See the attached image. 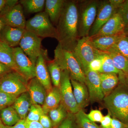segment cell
<instances>
[{
  "label": "cell",
  "instance_id": "23",
  "mask_svg": "<svg viewBox=\"0 0 128 128\" xmlns=\"http://www.w3.org/2000/svg\"><path fill=\"white\" fill-rule=\"evenodd\" d=\"M61 102V96L58 87H52L47 93L43 105L42 106L44 113L48 114L49 112L57 107Z\"/></svg>",
  "mask_w": 128,
  "mask_h": 128
},
{
  "label": "cell",
  "instance_id": "21",
  "mask_svg": "<svg viewBox=\"0 0 128 128\" xmlns=\"http://www.w3.org/2000/svg\"><path fill=\"white\" fill-rule=\"evenodd\" d=\"M32 104L28 92H25L18 96L12 105L21 120H25Z\"/></svg>",
  "mask_w": 128,
  "mask_h": 128
},
{
  "label": "cell",
  "instance_id": "37",
  "mask_svg": "<svg viewBox=\"0 0 128 128\" xmlns=\"http://www.w3.org/2000/svg\"><path fill=\"white\" fill-rule=\"evenodd\" d=\"M102 54L94 59L90 63L88 67L89 70L96 72L98 73H100V72L102 65Z\"/></svg>",
  "mask_w": 128,
  "mask_h": 128
},
{
  "label": "cell",
  "instance_id": "9",
  "mask_svg": "<svg viewBox=\"0 0 128 128\" xmlns=\"http://www.w3.org/2000/svg\"><path fill=\"white\" fill-rule=\"evenodd\" d=\"M42 40L41 38L26 30L19 43L21 49L35 65L41 54Z\"/></svg>",
  "mask_w": 128,
  "mask_h": 128
},
{
  "label": "cell",
  "instance_id": "18",
  "mask_svg": "<svg viewBox=\"0 0 128 128\" xmlns=\"http://www.w3.org/2000/svg\"><path fill=\"white\" fill-rule=\"evenodd\" d=\"M126 36L124 32L109 36H103L95 38H90L94 47L98 50L107 52L112 48L123 38Z\"/></svg>",
  "mask_w": 128,
  "mask_h": 128
},
{
  "label": "cell",
  "instance_id": "11",
  "mask_svg": "<svg viewBox=\"0 0 128 128\" xmlns=\"http://www.w3.org/2000/svg\"><path fill=\"white\" fill-rule=\"evenodd\" d=\"M14 61L18 73L28 81L35 77V65L20 47L13 48Z\"/></svg>",
  "mask_w": 128,
  "mask_h": 128
},
{
  "label": "cell",
  "instance_id": "25",
  "mask_svg": "<svg viewBox=\"0 0 128 128\" xmlns=\"http://www.w3.org/2000/svg\"><path fill=\"white\" fill-rule=\"evenodd\" d=\"M106 53L112 58L114 66L123 74L124 76H128V59L114 48Z\"/></svg>",
  "mask_w": 128,
  "mask_h": 128
},
{
  "label": "cell",
  "instance_id": "30",
  "mask_svg": "<svg viewBox=\"0 0 128 128\" xmlns=\"http://www.w3.org/2000/svg\"><path fill=\"white\" fill-rule=\"evenodd\" d=\"M102 69L99 73H115L118 76H124L121 71L116 68L112 58L107 53L105 52L102 54Z\"/></svg>",
  "mask_w": 128,
  "mask_h": 128
},
{
  "label": "cell",
  "instance_id": "8",
  "mask_svg": "<svg viewBox=\"0 0 128 128\" xmlns=\"http://www.w3.org/2000/svg\"><path fill=\"white\" fill-rule=\"evenodd\" d=\"M60 103L65 108L69 113L75 114L80 110L73 94L70 77L68 72L61 71V79L59 87Z\"/></svg>",
  "mask_w": 128,
  "mask_h": 128
},
{
  "label": "cell",
  "instance_id": "36",
  "mask_svg": "<svg viewBox=\"0 0 128 128\" xmlns=\"http://www.w3.org/2000/svg\"><path fill=\"white\" fill-rule=\"evenodd\" d=\"M117 12L122 18L125 25V28L127 27L128 26V0H124L121 6L117 10Z\"/></svg>",
  "mask_w": 128,
  "mask_h": 128
},
{
  "label": "cell",
  "instance_id": "42",
  "mask_svg": "<svg viewBox=\"0 0 128 128\" xmlns=\"http://www.w3.org/2000/svg\"><path fill=\"white\" fill-rule=\"evenodd\" d=\"M26 128H44L39 121H26Z\"/></svg>",
  "mask_w": 128,
  "mask_h": 128
},
{
  "label": "cell",
  "instance_id": "27",
  "mask_svg": "<svg viewBox=\"0 0 128 128\" xmlns=\"http://www.w3.org/2000/svg\"><path fill=\"white\" fill-rule=\"evenodd\" d=\"M45 0H21L19 2L25 12L28 14L42 12L45 6Z\"/></svg>",
  "mask_w": 128,
  "mask_h": 128
},
{
  "label": "cell",
  "instance_id": "49",
  "mask_svg": "<svg viewBox=\"0 0 128 128\" xmlns=\"http://www.w3.org/2000/svg\"><path fill=\"white\" fill-rule=\"evenodd\" d=\"M6 0H0V12L4 6Z\"/></svg>",
  "mask_w": 128,
  "mask_h": 128
},
{
  "label": "cell",
  "instance_id": "45",
  "mask_svg": "<svg viewBox=\"0 0 128 128\" xmlns=\"http://www.w3.org/2000/svg\"><path fill=\"white\" fill-rule=\"evenodd\" d=\"M124 0H109L111 4L115 8L118 10L124 2Z\"/></svg>",
  "mask_w": 128,
  "mask_h": 128
},
{
  "label": "cell",
  "instance_id": "31",
  "mask_svg": "<svg viewBox=\"0 0 128 128\" xmlns=\"http://www.w3.org/2000/svg\"><path fill=\"white\" fill-rule=\"evenodd\" d=\"M76 121L78 128H100L94 122L88 118L86 114L82 110L75 114Z\"/></svg>",
  "mask_w": 128,
  "mask_h": 128
},
{
  "label": "cell",
  "instance_id": "4",
  "mask_svg": "<svg viewBox=\"0 0 128 128\" xmlns=\"http://www.w3.org/2000/svg\"><path fill=\"white\" fill-rule=\"evenodd\" d=\"M98 0H77L78 31L80 38L89 36V32L96 20Z\"/></svg>",
  "mask_w": 128,
  "mask_h": 128
},
{
  "label": "cell",
  "instance_id": "35",
  "mask_svg": "<svg viewBox=\"0 0 128 128\" xmlns=\"http://www.w3.org/2000/svg\"><path fill=\"white\" fill-rule=\"evenodd\" d=\"M76 122L75 114L69 113L64 120L56 128H78Z\"/></svg>",
  "mask_w": 128,
  "mask_h": 128
},
{
  "label": "cell",
  "instance_id": "5",
  "mask_svg": "<svg viewBox=\"0 0 128 128\" xmlns=\"http://www.w3.org/2000/svg\"><path fill=\"white\" fill-rule=\"evenodd\" d=\"M25 29L41 38H51L57 39L56 28L44 12L38 13L27 21Z\"/></svg>",
  "mask_w": 128,
  "mask_h": 128
},
{
  "label": "cell",
  "instance_id": "15",
  "mask_svg": "<svg viewBox=\"0 0 128 128\" xmlns=\"http://www.w3.org/2000/svg\"><path fill=\"white\" fill-rule=\"evenodd\" d=\"M125 25L120 14L116 12L96 34L91 38L115 35L124 32Z\"/></svg>",
  "mask_w": 128,
  "mask_h": 128
},
{
  "label": "cell",
  "instance_id": "43",
  "mask_svg": "<svg viewBox=\"0 0 128 128\" xmlns=\"http://www.w3.org/2000/svg\"><path fill=\"white\" fill-rule=\"evenodd\" d=\"M12 70L11 69L0 62V78Z\"/></svg>",
  "mask_w": 128,
  "mask_h": 128
},
{
  "label": "cell",
  "instance_id": "46",
  "mask_svg": "<svg viewBox=\"0 0 128 128\" xmlns=\"http://www.w3.org/2000/svg\"><path fill=\"white\" fill-rule=\"evenodd\" d=\"M119 80V83L123 85L128 90V76H124L118 77Z\"/></svg>",
  "mask_w": 128,
  "mask_h": 128
},
{
  "label": "cell",
  "instance_id": "13",
  "mask_svg": "<svg viewBox=\"0 0 128 128\" xmlns=\"http://www.w3.org/2000/svg\"><path fill=\"white\" fill-rule=\"evenodd\" d=\"M85 84L89 92L92 104L103 101L105 96L101 88L99 73L88 70L85 72Z\"/></svg>",
  "mask_w": 128,
  "mask_h": 128
},
{
  "label": "cell",
  "instance_id": "19",
  "mask_svg": "<svg viewBox=\"0 0 128 128\" xmlns=\"http://www.w3.org/2000/svg\"><path fill=\"white\" fill-rule=\"evenodd\" d=\"M70 80L76 102L80 110H83L90 102L87 86L84 83L72 79Z\"/></svg>",
  "mask_w": 128,
  "mask_h": 128
},
{
  "label": "cell",
  "instance_id": "41",
  "mask_svg": "<svg viewBox=\"0 0 128 128\" xmlns=\"http://www.w3.org/2000/svg\"><path fill=\"white\" fill-rule=\"evenodd\" d=\"M112 128H128V125L114 118H112Z\"/></svg>",
  "mask_w": 128,
  "mask_h": 128
},
{
  "label": "cell",
  "instance_id": "50",
  "mask_svg": "<svg viewBox=\"0 0 128 128\" xmlns=\"http://www.w3.org/2000/svg\"><path fill=\"white\" fill-rule=\"evenodd\" d=\"M0 128H5V126L2 122L0 118Z\"/></svg>",
  "mask_w": 128,
  "mask_h": 128
},
{
  "label": "cell",
  "instance_id": "16",
  "mask_svg": "<svg viewBox=\"0 0 128 128\" xmlns=\"http://www.w3.org/2000/svg\"><path fill=\"white\" fill-rule=\"evenodd\" d=\"M26 30L25 28L13 27L6 25L0 34V41L12 48L19 45Z\"/></svg>",
  "mask_w": 128,
  "mask_h": 128
},
{
  "label": "cell",
  "instance_id": "17",
  "mask_svg": "<svg viewBox=\"0 0 128 128\" xmlns=\"http://www.w3.org/2000/svg\"><path fill=\"white\" fill-rule=\"evenodd\" d=\"M27 92H28L33 104L43 105L47 95V92L43 86L36 77L28 81Z\"/></svg>",
  "mask_w": 128,
  "mask_h": 128
},
{
  "label": "cell",
  "instance_id": "53",
  "mask_svg": "<svg viewBox=\"0 0 128 128\" xmlns=\"http://www.w3.org/2000/svg\"></svg>",
  "mask_w": 128,
  "mask_h": 128
},
{
  "label": "cell",
  "instance_id": "38",
  "mask_svg": "<svg viewBox=\"0 0 128 128\" xmlns=\"http://www.w3.org/2000/svg\"><path fill=\"white\" fill-rule=\"evenodd\" d=\"M86 116L90 120L94 122H100L104 117L101 111L98 110H91L88 114H86Z\"/></svg>",
  "mask_w": 128,
  "mask_h": 128
},
{
  "label": "cell",
  "instance_id": "6",
  "mask_svg": "<svg viewBox=\"0 0 128 128\" xmlns=\"http://www.w3.org/2000/svg\"><path fill=\"white\" fill-rule=\"evenodd\" d=\"M73 52L84 73L89 70L90 63L104 53L94 47L89 36L80 38Z\"/></svg>",
  "mask_w": 128,
  "mask_h": 128
},
{
  "label": "cell",
  "instance_id": "10",
  "mask_svg": "<svg viewBox=\"0 0 128 128\" xmlns=\"http://www.w3.org/2000/svg\"><path fill=\"white\" fill-rule=\"evenodd\" d=\"M116 12V9L111 4L109 0H99L96 20L90 29L89 36L96 34Z\"/></svg>",
  "mask_w": 128,
  "mask_h": 128
},
{
  "label": "cell",
  "instance_id": "33",
  "mask_svg": "<svg viewBox=\"0 0 128 128\" xmlns=\"http://www.w3.org/2000/svg\"><path fill=\"white\" fill-rule=\"evenodd\" d=\"M17 97L0 90V110L12 106Z\"/></svg>",
  "mask_w": 128,
  "mask_h": 128
},
{
  "label": "cell",
  "instance_id": "26",
  "mask_svg": "<svg viewBox=\"0 0 128 128\" xmlns=\"http://www.w3.org/2000/svg\"><path fill=\"white\" fill-rule=\"evenodd\" d=\"M0 118L7 126H14L21 120L12 105L0 110Z\"/></svg>",
  "mask_w": 128,
  "mask_h": 128
},
{
  "label": "cell",
  "instance_id": "47",
  "mask_svg": "<svg viewBox=\"0 0 128 128\" xmlns=\"http://www.w3.org/2000/svg\"><path fill=\"white\" fill-rule=\"evenodd\" d=\"M19 3L18 0H6L4 6L7 7H12Z\"/></svg>",
  "mask_w": 128,
  "mask_h": 128
},
{
  "label": "cell",
  "instance_id": "48",
  "mask_svg": "<svg viewBox=\"0 0 128 128\" xmlns=\"http://www.w3.org/2000/svg\"><path fill=\"white\" fill-rule=\"evenodd\" d=\"M6 24L3 20L0 18V34L3 28H4L5 26L6 25Z\"/></svg>",
  "mask_w": 128,
  "mask_h": 128
},
{
  "label": "cell",
  "instance_id": "7",
  "mask_svg": "<svg viewBox=\"0 0 128 128\" xmlns=\"http://www.w3.org/2000/svg\"><path fill=\"white\" fill-rule=\"evenodd\" d=\"M28 82L22 76L12 70L0 78V90L18 97L27 92Z\"/></svg>",
  "mask_w": 128,
  "mask_h": 128
},
{
  "label": "cell",
  "instance_id": "52",
  "mask_svg": "<svg viewBox=\"0 0 128 128\" xmlns=\"http://www.w3.org/2000/svg\"><path fill=\"white\" fill-rule=\"evenodd\" d=\"M126 36L127 37V38H128V34L126 35Z\"/></svg>",
  "mask_w": 128,
  "mask_h": 128
},
{
  "label": "cell",
  "instance_id": "51",
  "mask_svg": "<svg viewBox=\"0 0 128 128\" xmlns=\"http://www.w3.org/2000/svg\"><path fill=\"white\" fill-rule=\"evenodd\" d=\"M124 33L126 35L128 34V26L125 28L124 29Z\"/></svg>",
  "mask_w": 128,
  "mask_h": 128
},
{
  "label": "cell",
  "instance_id": "28",
  "mask_svg": "<svg viewBox=\"0 0 128 128\" xmlns=\"http://www.w3.org/2000/svg\"><path fill=\"white\" fill-rule=\"evenodd\" d=\"M47 66L54 86L59 88L61 79V69L54 59L53 60H48Z\"/></svg>",
  "mask_w": 128,
  "mask_h": 128
},
{
  "label": "cell",
  "instance_id": "29",
  "mask_svg": "<svg viewBox=\"0 0 128 128\" xmlns=\"http://www.w3.org/2000/svg\"><path fill=\"white\" fill-rule=\"evenodd\" d=\"M69 113L61 103L57 107L50 110L48 112L53 126L57 127L68 116Z\"/></svg>",
  "mask_w": 128,
  "mask_h": 128
},
{
  "label": "cell",
  "instance_id": "20",
  "mask_svg": "<svg viewBox=\"0 0 128 128\" xmlns=\"http://www.w3.org/2000/svg\"><path fill=\"white\" fill-rule=\"evenodd\" d=\"M66 0H46L45 11L53 25L57 26Z\"/></svg>",
  "mask_w": 128,
  "mask_h": 128
},
{
  "label": "cell",
  "instance_id": "32",
  "mask_svg": "<svg viewBox=\"0 0 128 128\" xmlns=\"http://www.w3.org/2000/svg\"><path fill=\"white\" fill-rule=\"evenodd\" d=\"M43 113L42 106L32 104L25 120L27 121H39L41 115Z\"/></svg>",
  "mask_w": 128,
  "mask_h": 128
},
{
  "label": "cell",
  "instance_id": "22",
  "mask_svg": "<svg viewBox=\"0 0 128 128\" xmlns=\"http://www.w3.org/2000/svg\"><path fill=\"white\" fill-rule=\"evenodd\" d=\"M101 88L105 97L110 94L119 83L118 75L115 73H99Z\"/></svg>",
  "mask_w": 128,
  "mask_h": 128
},
{
  "label": "cell",
  "instance_id": "1",
  "mask_svg": "<svg viewBox=\"0 0 128 128\" xmlns=\"http://www.w3.org/2000/svg\"><path fill=\"white\" fill-rule=\"evenodd\" d=\"M56 28L58 44L64 49L73 52L80 39L77 0H66Z\"/></svg>",
  "mask_w": 128,
  "mask_h": 128
},
{
  "label": "cell",
  "instance_id": "24",
  "mask_svg": "<svg viewBox=\"0 0 128 128\" xmlns=\"http://www.w3.org/2000/svg\"><path fill=\"white\" fill-rule=\"evenodd\" d=\"M0 62L18 73L14 61L13 48L0 41Z\"/></svg>",
  "mask_w": 128,
  "mask_h": 128
},
{
  "label": "cell",
  "instance_id": "44",
  "mask_svg": "<svg viewBox=\"0 0 128 128\" xmlns=\"http://www.w3.org/2000/svg\"><path fill=\"white\" fill-rule=\"evenodd\" d=\"M5 128H26V120H21L16 124L12 126H5Z\"/></svg>",
  "mask_w": 128,
  "mask_h": 128
},
{
  "label": "cell",
  "instance_id": "40",
  "mask_svg": "<svg viewBox=\"0 0 128 128\" xmlns=\"http://www.w3.org/2000/svg\"><path fill=\"white\" fill-rule=\"evenodd\" d=\"M112 116L109 112L108 114L103 117L100 122V128H112Z\"/></svg>",
  "mask_w": 128,
  "mask_h": 128
},
{
  "label": "cell",
  "instance_id": "3",
  "mask_svg": "<svg viewBox=\"0 0 128 128\" xmlns=\"http://www.w3.org/2000/svg\"><path fill=\"white\" fill-rule=\"evenodd\" d=\"M62 70L68 72L70 79L85 83V74L73 52L64 49L58 44L54 59Z\"/></svg>",
  "mask_w": 128,
  "mask_h": 128
},
{
  "label": "cell",
  "instance_id": "2",
  "mask_svg": "<svg viewBox=\"0 0 128 128\" xmlns=\"http://www.w3.org/2000/svg\"><path fill=\"white\" fill-rule=\"evenodd\" d=\"M104 103L112 118L128 125V90L119 85L104 98Z\"/></svg>",
  "mask_w": 128,
  "mask_h": 128
},
{
  "label": "cell",
  "instance_id": "39",
  "mask_svg": "<svg viewBox=\"0 0 128 128\" xmlns=\"http://www.w3.org/2000/svg\"><path fill=\"white\" fill-rule=\"evenodd\" d=\"M39 122L44 128H52L53 126L50 117L44 113L41 115Z\"/></svg>",
  "mask_w": 128,
  "mask_h": 128
},
{
  "label": "cell",
  "instance_id": "14",
  "mask_svg": "<svg viewBox=\"0 0 128 128\" xmlns=\"http://www.w3.org/2000/svg\"><path fill=\"white\" fill-rule=\"evenodd\" d=\"M48 60L47 50L42 49L35 64V77L44 86L47 93L52 88L47 66V61Z\"/></svg>",
  "mask_w": 128,
  "mask_h": 128
},
{
  "label": "cell",
  "instance_id": "34",
  "mask_svg": "<svg viewBox=\"0 0 128 128\" xmlns=\"http://www.w3.org/2000/svg\"><path fill=\"white\" fill-rule=\"evenodd\" d=\"M112 48L115 50L128 59V38L124 37Z\"/></svg>",
  "mask_w": 128,
  "mask_h": 128
},
{
  "label": "cell",
  "instance_id": "12",
  "mask_svg": "<svg viewBox=\"0 0 128 128\" xmlns=\"http://www.w3.org/2000/svg\"><path fill=\"white\" fill-rule=\"evenodd\" d=\"M0 18L6 25L25 28L26 21L24 14L23 8L19 2L12 7L4 6L0 12Z\"/></svg>",
  "mask_w": 128,
  "mask_h": 128
}]
</instances>
